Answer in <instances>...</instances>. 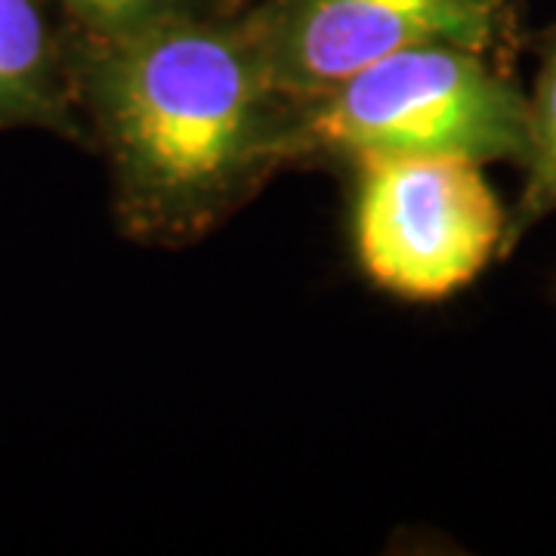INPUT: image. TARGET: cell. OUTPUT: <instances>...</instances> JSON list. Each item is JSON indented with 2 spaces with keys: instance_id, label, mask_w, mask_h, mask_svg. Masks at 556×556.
Masks as SVG:
<instances>
[{
  "instance_id": "cell-7",
  "label": "cell",
  "mask_w": 556,
  "mask_h": 556,
  "mask_svg": "<svg viewBox=\"0 0 556 556\" xmlns=\"http://www.w3.org/2000/svg\"><path fill=\"white\" fill-rule=\"evenodd\" d=\"M65 16V28L87 38H121L152 25L189 16L239 10L244 0H53Z\"/></svg>"
},
{
  "instance_id": "cell-5",
  "label": "cell",
  "mask_w": 556,
  "mask_h": 556,
  "mask_svg": "<svg viewBox=\"0 0 556 556\" xmlns=\"http://www.w3.org/2000/svg\"><path fill=\"white\" fill-rule=\"evenodd\" d=\"M13 127L90 142L72 78L65 25H50L40 0H0V130Z\"/></svg>"
},
{
  "instance_id": "cell-4",
  "label": "cell",
  "mask_w": 556,
  "mask_h": 556,
  "mask_svg": "<svg viewBox=\"0 0 556 556\" xmlns=\"http://www.w3.org/2000/svg\"><path fill=\"white\" fill-rule=\"evenodd\" d=\"M244 16L269 75L298 100L420 43L507 65L522 43V0H244Z\"/></svg>"
},
{
  "instance_id": "cell-3",
  "label": "cell",
  "mask_w": 556,
  "mask_h": 556,
  "mask_svg": "<svg viewBox=\"0 0 556 556\" xmlns=\"http://www.w3.org/2000/svg\"><path fill=\"white\" fill-rule=\"evenodd\" d=\"M346 174L356 260L380 291L445 300L501 254L507 211L477 161L365 159Z\"/></svg>"
},
{
  "instance_id": "cell-2",
  "label": "cell",
  "mask_w": 556,
  "mask_h": 556,
  "mask_svg": "<svg viewBox=\"0 0 556 556\" xmlns=\"http://www.w3.org/2000/svg\"><path fill=\"white\" fill-rule=\"evenodd\" d=\"M529 97L507 62L455 43H420L300 100L294 167L365 159L522 164Z\"/></svg>"
},
{
  "instance_id": "cell-6",
  "label": "cell",
  "mask_w": 556,
  "mask_h": 556,
  "mask_svg": "<svg viewBox=\"0 0 556 556\" xmlns=\"http://www.w3.org/2000/svg\"><path fill=\"white\" fill-rule=\"evenodd\" d=\"M522 189L507 211L497 257H510L535 226L556 214V28L541 47L535 90L529 97V149L522 159Z\"/></svg>"
},
{
  "instance_id": "cell-1",
  "label": "cell",
  "mask_w": 556,
  "mask_h": 556,
  "mask_svg": "<svg viewBox=\"0 0 556 556\" xmlns=\"http://www.w3.org/2000/svg\"><path fill=\"white\" fill-rule=\"evenodd\" d=\"M65 40L130 241L189 248L294 167L300 100L269 75L244 3L121 38L65 28Z\"/></svg>"
}]
</instances>
